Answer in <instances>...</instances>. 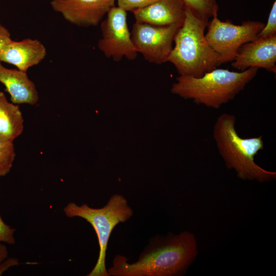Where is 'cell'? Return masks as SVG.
Segmentation results:
<instances>
[{"label":"cell","instance_id":"1","mask_svg":"<svg viewBox=\"0 0 276 276\" xmlns=\"http://www.w3.org/2000/svg\"><path fill=\"white\" fill-rule=\"evenodd\" d=\"M197 255L192 233H169L151 238L138 260L129 263L117 255L107 270L109 276H177L183 274Z\"/></svg>","mask_w":276,"mask_h":276},{"label":"cell","instance_id":"2","mask_svg":"<svg viewBox=\"0 0 276 276\" xmlns=\"http://www.w3.org/2000/svg\"><path fill=\"white\" fill-rule=\"evenodd\" d=\"M209 21L186 8L185 19L175 34L168 61L180 76L200 77L223 63L206 40L204 32Z\"/></svg>","mask_w":276,"mask_h":276},{"label":"cell","instance_id":"3","mask_svg":"<svg viewBox=\"0 0 276 276\" xmlns=\"http://www.w3.org/2000/svg\"><path fill=\"white\" fill-rule=\"evenodd\" d=\"M234 114L223 113L217 119L213 137L220 155L226 167L234 169L237 176L243 180L260 182L275 179V172L266 170L255 162V156L264 149L262 135L250 138L240 137L235 128Z\"/></svg>","mask_w":276,"mask_h":276},{"label":"cell","instance_id":"4","mask_svg":"<svg viewBox=\"0 0 276 276\" xmlns=\"http://www.w3.org/2000/svg\"><path fill=\"white\" fill-rule=\"evenodd\" d=\"M258 71L255 67L241 72L216 68L200 77L179 76L171 91L192 99L196 104L218 109L233 100L256 77Z\"/></svg>","mask_w":276,"mask_h":276},{"label":"cell","instance_id":"5","mask_svg":"<svg viewBox=\"0 0 276 276\" xmlns=\"http://www.w3.org/2000/svg\"><path fill=\"white\" fill-rule=\"evenodd\" d=\"M69 218L81 217L89 222L97 234L100 247L97 263L87 276H109L106 268V256L108 242L115 226L125 222L133 214V210L122 195H112L107 203L101 208H93L86 204L78 205L68 203L63 209Z\"/></svg>","mask_w":276,"mask_h":276},{"label":"cell","instance_id":"6","mask_svg":"<svg viewBox=\"0 0 276 276\" xmlns=\"http://www.w3.org/2000/svg\"><path fill=\"white\" fill-rule=\"evenodd\" d=\"M264 23L255 20L236 25L230 20H220L215 15L209 21L205 34L206 41L222 59L223 63L233 61L239 48L257 38Z\"/></svg>","mask_w":276,"mask_h":276},{"label":"cell","instance_id":"7","mask_svg":"<svg viewBox=\"0 0 276 276\" xmlns=\"http://www.w3.org/2000/svg\"><path fill=\"white\" fill-rule=\"evenodd\" d=\"M106 15V18L101 22L102 38L98 42V48L105 56L116 62L123 57L135 60L138 53L128 27L126 11L114 6Z\"/></svg>","mask_w":276,"mask_h":276},{"label":"cell","instance_id":"8","mask_svg":"<svg viewBox=\"0 0 276 276\" xmlns=\"http://www.w3.org/2000/svg\"><path fill=\"white\" fill-rule=\"evenodd\" d=\"M181 25L158 26L136 22L131 38L137 53L149 62L160 64L168 61L175 34Z\"/></svg>","mask_w":276,"mask_h":276},{"label":"cell","instance_id":"9","mask_svg":"<svg viewBox=\"0 0 276 276\" xmlns=\"http://www.w3.org/2000/svg\"><path fill=\"white\" fill-rule=\"evenodd\" d=\"M116 0H52L51 6L71 24L82 27L98 25Z\"/></svg>","mask_w":276,"mask_h":276},{"label":"cell","instance_id":"10","mask_svg":"<svg viewBox=\"0 0 276 276\" xmlns=\"http://www.w3.org/2000/svg\"><path fill=\"white\" fill-rule=\"evenodd\" d=\"M276 35L257 38L238 50L232 66L241 71L250 67L264 68L276 73Z\"/></svg>","mask_w":276,"mask_h":276},{"label":"cell","instance_id":"11","mask_svg":"<svg viewBox=\"0 0 276 276\" xmlns=\"http://www.w3.org/2000/svg\"><path fill=\"white\" fill-rule=\"evenodd\" d=\"M46 49L38 39L26 38L21 41L11 40L2 50L0 61L16 66L27 73L28 70L38 64L45 57Z\"/></svg>","mask_w":276,"mask_h":276},{"label":"cell","instance_id":"12","mask_svg":"<svg viewBox=\"0 0 276 276\" xmlns=\"http://www.w3.org/2000/svg\"><path fill=\"white\" fill-rule=\"evenodd\" d=\"M186 8L181 0H157L132 13L136 22L158 26L182 25L186 18Z\"/></svg>","mask_w":276,"mask_h":276},{"label":"cell","instance_id":"13","mask_svg":"<svg viewBox=\"0 0 276 276\" xmlns=\"http://www.w3.org/2000/svg\"><path fill=\"white\" fill-rule=\"evenodd\" d=\"M0 82L5 86V90L10 95L13 103L34 105L39 100L36 86L29 78L27 73L7 68L1 61Z\"/></svg>","mask_w":276,"mask_h":276},{"label":"cell","instance_id":"14","mask_svg":"<svg viewBox=\"0 0 276 276\" xmlns=\"http://www.w3.org/2000/svg\"><path fill=\"white\" fill-rule=\"evenodd\" d=\"M24 122L19 106L9 102L0 91V137L13 142L22 133Z\"/></svg>","mask_w":276,"mask_h":276},{"label":"cell","instance_id":"15","mask_svg":"<svg viewBox=\"0 0 276 276\" xmlns=\"http://www.w3.org/2000/svg\"><path fill=\"white\" fill-rule=\"evenodd\" d=\"M186 7L198 17L209 20L218 15L219 6L216 0H181Z\"/></svg>","mask_w":276,"mask_h":276},{"label":"cell","instance_id":"16","mask_svg":"<svg viewBox=\"0 0 276 276\" xmlns=\"http://www.w3.org/2000/svg\"><path fill=\"white\" fill-rule=\"evenodd\" d=\"M15 156L13 142L0 137V176H6L10 172Z\"/></svg>","mask_w":276,"mask_h":276},{"label":"cell","instance_id":"17","mask_svg":"<svg viewBox=\"0 0 276 276\" xmlns=\"http://www.w3.org/2000/svg\"><path fill=\"white\" fill-rule=\"evenodd\" d=\"M276 35V2L272 5L267 22L257 35V38H267Z\"/></svg>","mask_w":276,"mask_h":276},{"label":"cell","instance_id":"18","mask_svg":"<svg viewBox=\"0 0 276 276\" xmlns=\"http://www.w3.org/2000/svg\"><path fill=\"white\" fill-rule=\"evenodd\" d=\"M118 7L125 11H133L145 8L157 0H116Z\"/></svg>","mask_w":276,"mask_h":276},{"label":"cell","instance_id":"19","mask_svg":"<svg viewBox=\"0 0 276 276\" xmlns=\"http://www.w3.org/2000/svg\"><path fill=\"white\" fill-rule=\"evenodd\" d=\"M16 228H12L6 224L0 215V242H5L8 244H15L14 237Z\"/></svg>","mask_w":276,"mask_h":276},{"label":"cell","instance_id":"20","mask_svg":"<svg viewBox=\"0 0 276 276\" xmlns=\"http://www.w3.org/2000/svg\"><path fill=\"white\" fill-rule=\"evenodd\" d=\"M11 40L9 30L0 24V54L5 46Z\"/></svg>","mask_w":276,"mask_h":276},{"label":"cell","instance_id":"21","mask_svg":"<svg viewBox=\"0 0 276 276\" xmlns=\"http://www.w3.org/2000/svg\"><path fill=\"white\" fill-rule=\"evenodd\" d=\"M18 264L19 262L17 258H7L0 263V275L9 267Z\"/></svg>","mask_w":276,"mask_h":276},{"label":"cell","instance_id":"22","mask_svg":"<svg viewBox=\"0 0 276 276\" xmlns=\"http://www.w3.org/2000/svg\"><path fill=\"white\" fill-rule=\"evenodd\" d=\"M8 251L7 246L0 242V263L8 258Z\"/></svg>","mask_w":276,"mask_h":276}]
</instances>
